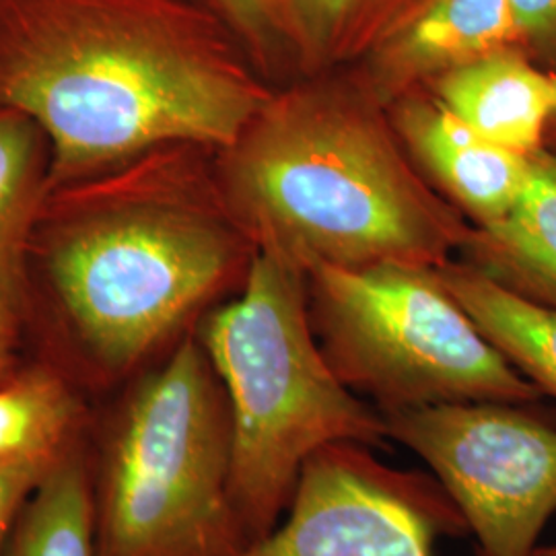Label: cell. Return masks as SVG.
I'll use <instances>...</instances> for the list:
<instances>
[{
    "label": "cell",
    "mask_w": 556,
    "mask_h": 556,
    "mask_svg": "<svg viewBox=\"0 0 556 556\" xmlns=\"http://www.w3.org/2000/svg\"><path fill=\"white\" fill-rule=\"evenodd\" d=\"M275 89L186 0H0V110L46 135L48 190L160 147L225 149Z\"/></svg>",
    "instance_id": "obj_1"
},
{
    "label": "cell",
    "mask_w": 556,
    "mask_h": 556,
    "mask_svg": "<svg viewBox=\"0 0 556 556\" xmlns=\"http://www.w3.org/2000/svg\"><path fill=\"white\" fill-rule=\"evenodd\" d=\"M213 167L252 248L303 273L388 262L441 268L470 231L420 176L388 108L346 68L277 87L213 153Z\"/></svg>",
    "instance_id": "obj_2"
},
{
    "label": "cell",
    "mask_w": 556,
    "mask_h": 556,
    "mask_svg": "<svg viewBox=\"0 0 556 556\" xmlns=\"http://www.w3.org/2000/svg\"><path fill=\"white\" fill-rule=\"evenodd\" d=\"M213 153L160 147L41 199L27 266L108 371L139 365L245 278L254 248L220 197Z\"/></svg>",
    "instance_id": "obj_3"
},
{
    "label": "cell",
    "mask_w": 556,
    "mask_h": 556,
    "mask_svg": "<svg viewBox=\"0 0 556 556\" xmlns=\"http://www.w3.org/2000/svg\"><path fill=\"white\" fill-rule=\"evenodd\" d=\"M197 337L229 402L231 498L248 544L289 509L312 454L340 441L388 445L383 415L324 357L295 264L254 250L238 298L208 312Z\"/></svg>",
    "instance_id": "obj_4"
},
{
    "label": "cell",
    "mask_w": 556,
    "mask_h": 556,
    "mask_svg": "<svg viewBox=\"0 0 556 556\" xmlns=\"http://www.w3.org/2000/svg\"><path fill=\"white\" fill-rule=\"evenodd\" d=\"M231 457L227 394L190 330L119 408L93 497L98 556L238 555Z\"/></svg>",
    "instance_id": "obj_5"
},
{
    "label": "cell",
    "mask_w": 556,
    "mask_h": 556,
    "mask_svg": "<svg viewBox=\"0 0 556 556\" xmlns=\"http://www.w3.org/2000/svg\"><path fill=\"white\" fill-rule=\"evenodd\" d=\"M305 277L324 357L381 415L452 402L536 404L544 396L480 332L438 268L319 264Z\"/></svg>",
    "instance_id": "obj_6"
},
{
    "label": "cell",
    "mask_w": 556,
    "mask_h": 556,
    "mask_svg": "<svg viewBox=\"0 0 556 556\" xmlns=\"http://www.w3.org/2000/svg\"><path fill=\"white\" fill-rule=\"evenodd\" d=\"M388 439L433 470L477 556H534L556 514V422L534 404L452 402L383 415Z\"/></svg>",
    "instance_id": "obj_7"
},
{
    "label": "cell",
    "mask_w": 556,
    "mask_h": 556,
    "mask_svg": "<svg viewBox=\"0 0 556 556\" xmlns=\"http://www.w3.org/2000/svg\"><path fill=\"white\" fill-rule=\"evenodd\" d=\"M468 534L438 478L340 441L307 457L287 519L233 556H435L439 540Z\"/></svg>",
    "instance_id": "obj_8"
},
{
    "label": "cell",
    "mask_w": 556,
    "mask_h": 556,
    "mask_svg": "<svg viewBox=\"0 0 556 556\" xmlns=\"http://www.w3.org/2000/svg\"><path fill=\"white\" fill-rule=\"evenodd\" d=\"M521 48L507 0H420L346 71L388 108L447 73Z\"/></svg>",
    "instance_id": "obj_9"
},
{
    "label": "cell",
    "mask_w": 556,
    "mask_h": 556,
    "mask_svg": "<svg viewBox=\"0 0 556 556\" xmlns=\"http://www.w3.org/2000/svg\"><path fill=\"white\" fill-rule=\"evenodd\" d=\"M420 176L475 227L509 217L532 178V157L489 142L420 89L388 105Z\"/></svg>",
    "instance_id": "obj_10"
},
{
    "label": "cell",
    "mask_w": 556,
    "mask_h": 556,
    "mask_svg": "<svg viewBox=\"0 0 556 556\" xmlns=\"http://www.w3.org/2000/svg\"><path fill=\"white\" fill-rule=\"evenodd\" d=\"M429 91L477 135L532 157L546 144L556 75L523 50H501L435 80Z\"/></svg>",
    "instance_id": "obj_11"
},
{
    "label": "cell",
    "mask_w": 556,
    "mask_h": 556,
    "mask_svg": "<svg viewBox=\"0 0 556 556\" xmlns=\"http://www.w3.org/2000/svg\"><path fill=\"white\" fill-rule=\"evenodd\" d=\"M459 260L519 298L556 309V153L532 157V178L514 213L470 225Z\"/></svg>",
    "instance_id": "obj_12"
},
{
    "label": "cell",
    "mask_w": 556,
    "mask_h": 556,
    "mask_svg": "<svg viewBox=\"0 0 556 556\" xmlns=\"http://www.w3.org/2000/svg\"><path fill=\"white\" fill-rule=\"evenodd\" d=\"M438 275L517 371L556 397V309L519 298L464 260L447 262Z\"/></svg>",
    "instance_id": "obj_13"
},
{
    "label": "cell",
    "mask_w": 556,
    "mask_h": 556,
    "mask_svg": "<svg viewBox=\"0 0 556 556\" xmlns=\"http://www.w3.org/2000/svg\"><path fill=\"white\" fill-rule=\"evenodd\" d=\"M50 178V144L25 114L0 110V301H25L27 250Z\"/></svg>",
    "instance_id": "obj_14"
},
{
    "label": "cell",
    "mask_w": 556,
    "mask_h": 556,
    "mask_svg": "<svg viewBox=\"0 0 556 556\" xmlns=\"http://www.w3.org/2000/svg\"><path fill=\"white\" fill-rule=\"evenodd\" d=\"M4 556H98L96 501L75 452L66 450L27 498Z\"/></svg>",
    "instance_id": "obj_15"
},
{
    "label": "cell",
    "mask_w": 556,
    "mask_h": 556,
    "mask_svg": "<svg viewBox=\"0 0 556 556\" xmlns=\"http://www.w3.org/2000/svg\"><path fill=\"white\" fill-rule=\"evenodd\" d=\"M301 77L355 64L420 0H289Z\"/></svg>",
    "instance_id": "obj_16"
},
{
    "label": "cell",
    "mask_w": 556,
    "mask_h": 556,
    "mask_svg": "<svg viewBox=\"0 0 556 556\" xmlns=\"http://www.w3.org/2000/svg\"><path fill=\"white\" fill-rule=\"evenodd\" d=\"M79 415L73 390L46 367L0 383V464L56 462Z\"/></svg>",
    "instance_id": "obj_17"
},
{
    "label": "cell",
    "mask_w": 556,
    "mask_h": 556,
    "mask_svg": "<svg viewBox=\"0 0 556 556\" xmlns=\"http://www.w3.org/2000/svg\"><path fill=\"white\" fill-rule=\"evenodd\" d=\"M223 23L275 87L301 77L289 0H186Z\"/></svg>",
    "instance_id": "obj_18"
},
{
    "label": "cell",
    "mask_w": 556,
    "mask_h": 556,
    "mask_svg": "<svg viewBox=\"0 0 556 556\" xmlns=\"http://www.w3.org/2000/svg\"><path fill=\"white\" fill-rule=\"evenodd\" d=\"M507 4L523 52L556 75V0H507Z\"/></svg>",
    "instance_id": "obj_19"
},
{
    "label": "cell",
    "mask_w": 556,
    "mask_h": 556,
    "mask_svg": "<svg viewBox=\"0 0 556 556\" xmlns=\"http://www.w3.org/2000/svg\"><path fill=\"white\" fill-rule=\"evenodd\" d=\"M54 462H15L0 464V556L15 530L21 509L34 495L41 478Z\"/></svg>",
    "instance_id": "obj_20"
},
{
    "label": "cell",
    "mask_w": 556,
    "mask_h": 556,
    "mask_svg": "<svg viewBox=\"0 0 556 556\" xmlns=\"http://www.w3.org/2000/svg\"><path fill=\"white\" fill-rule=\"evenodd\" d=\"M21 301H0V379L13 361V351L20 338Z\"/></svg>",
    "instance_id": "obj_21"
},
{
    "label": "cell",
    "mask_w": 556,
    "mask_h": 556,
    "mask_svg": "<svg viewBox=\"0 0 556 556\" xmlns=\"http://www.w3.org/2000/svg\"><path fill=\"white\" fill-rule=\"evenodd\" d=\"M544 149H548V151L556 153V103L555 114H553L551 126H548V132H546V144H544Z\"/></svg>",
    "instance_id": "obj_22"
},
{
    "label": "cell",
    "mask_w": 556,
    "mask_h": 556,
    "mask_svg": "<svg viewBox=\"0 0 556 556\" xmlns=\"http://www.w3.org/2000/svg\"><path fill=\"white\" fill-rule=\"evenodd\" d=\"M534 556H556V542L555 544H540Z\"/></svg>",
    "instance_id": "obj_23"
}]
</instances>
